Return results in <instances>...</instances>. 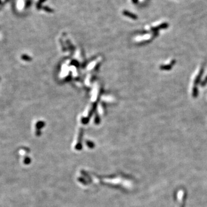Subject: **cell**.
<instances>
[{
  "label": "cell",
  "instance_id": "cell-1",
  "mask_svg": "<svg viewBox=\"0 0 207 207\" xmlns=\"http://www.w3.org/2000/svg\"><path fill=\"white\" fill-rule=\"evenodd\" d=\"M168 26H169V24H168L167 23H163V24H160V25L157 26V27H154V28H152L151 29H152V30L153 31L156 32V31H157L158 30V29H165V28H167L168 27Z\"/></svg>",
  "mask_w": 207,
  "mask_h": 207
},
{
  "label": "cell",
  "instance_id": "cell-2",
  "mask_svg": "<svg viewBox=\"0 0 207 207\" xmlns=\"http://www.w3.org/2000/svg\"><path fill=\"white\" fill-rule=\"evenodd\" d=\"M174 62H175L174 60H173V62L170 63V64H168L167 65H163V66H160V68H162V70H169L170 68H171L173 64H174Z\"/></svg>",
  "mask_w": 207,
  "mask_h": 207
},
{
  "label": "cell",
  "instance_id": "cell-3",
  "mask_svg": "<svg viewBox=\"0 0 207 207\" xmlns=\"http://www.w3.org/2000/svg\"><path fill=\"white\" fill-rule=\"evenodd\" d=\"M207 77L205 78V80H204V81H203V82H202L201 84V85L202 86H204V85H205V84H207Z\"/></svg>",
  "mask_w": 207,
  "mask_h": 207
},
{
  "label": "cell",
  "instance_id": "cell-4",
  "mask_svg": "<svg viewBox=\"0 0 207 207\" xmlns=\"http://www.w3.org/2000/svg\"><path fill=\"white\" fill-rule=\"evenodd\" d=\"M133 1H134V2H135V3H136V2H137V1H138V0H133Z\"/></svg>",
  "mask_w": 207,
  "mask_h": 207
},
{
  "label": "cell",
  "instance_id": "cell-5",
  "mask_svg": "<svg viewBox=\"0 0 207 207\" xmlns=\"http://www.w3.org/2000/svg\"><path fill=\"white\" fill-rule=\"evenodd\" d=\"M181 207H183V205H182V206H181Z\"/></svg>",
  "mask_w": 207,
  "mask_h": 207
}]
</instances>
